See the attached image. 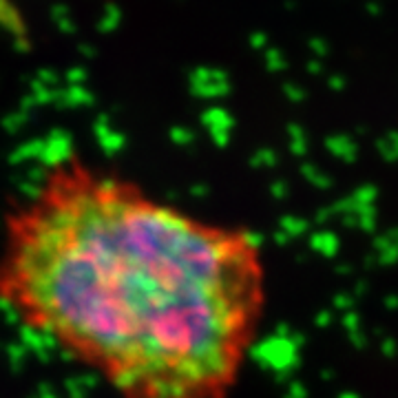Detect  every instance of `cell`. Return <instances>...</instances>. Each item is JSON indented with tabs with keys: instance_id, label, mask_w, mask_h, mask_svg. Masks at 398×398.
Segmentation results:
<instances>
[{
	"instance_id": "1",
	"label": "cell",
	"mask_w": 398,
	"mask_h": 398,
	"mask_svg": "<svg viewBox=\"0 0 398 398\" xmlns=\"http://www.w3.org/2000/svg\"><path fill=\"white\" fill-rule=\"evenodd\" d=\"M0 303L118 398H228L268 268L250 230L64 155L3 217Z\"/></svg>"
}]
</instances>
